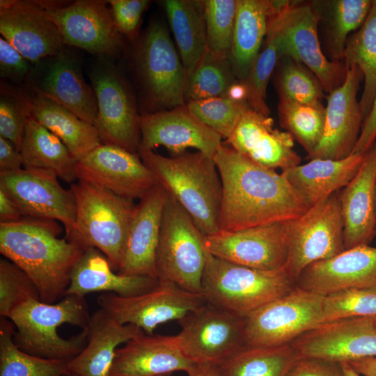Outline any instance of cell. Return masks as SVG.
Masks as SVG:
<instances>
[{"label":"cell","instance_id":"obj_35","mask_svg":"<svg viewBox=\"0 0 376 376\" xmlns=\"http://www.w3.org/2000/svg\"><path fill=\"white\" fill-rule=\"evenodd\" d=\"M163 3L189 76L207 50L203 1L166 0Z\"/></svg>","mask_w":376,"mask_h":376},{"label":"cell","instance_id":"obj_5","mask_svg":"<svg viewBox=\"0 0 376 376\" xmlns=\"http://www.w3.org/2000/svg\"><path fill=\"white\" fill-rule=\"evenodd\" d=\"M70 189L76 202L75 229L65 237L84 250L90 247L99 249L118 272L136 204L83 180L76 181Z\"/></svg>","mask_w":376,"mask_h":376},{"label":"cell","instance_id":"obj_21","mask_svg":"<svg viewBox=\"0 0 376 376\" xmlns=\"http://www.w3.org/2000/svg\"><path fill=\"white\" fill-rule=\"evenodd\" d=\"M0 33L32 63L64 52L56 26L38 1L1 0Z\"/></svg>","mask_w":376,"mask_h":376},{"label":"cell","instance_id":"obj_2","mask_svg":"<svg viewBox=\"0 0 376 376\" xmlns=\"http://www.w3.org/2000/svg\"><path fill=\"white\" fill-rule=\"evenodd\" d=\"M58 221L23 217L0 223V252L20 269L37 287L40 300L54 304L62 299L72 270L84 249L65 237Z\"/></svg>","mask_w":376,"mask_h":376},{"label":"cell","instance_id":"obj_56","mask_svg":"<svg viewBox=\"0 0 376 376\" xmlns=\"http://www.w3.org/2000/svg\"><path fill=\"white\" fill-rule=\"evenodd\" d=\"M188 376H219V366L210 363H196L187 373Z\"/></svg>","mask_w":376,"mask_h":376},{"label":"cell","instance_id":"obj_33","mask_svg":"<svg viewBox=\"0 0 376 376\" xmlns=\"http://www.w3.org/2000/svg\"><path fill=\"white\" fill-rule=\"evenodd\" d=\"M236 15L230 59L237 80L248 76L266 37L271 1L236 0Z\"/></svg>","mask_w":376,"mask_h":376},{"label":"cell","instance_id":"obj_45","mask_svg":"<svg viewBox=\"0 0 376 376\" xmlns=\"http://www.w3.org/2000/svg\"><path fill=\"white\" fill-rule=\"evenodd\" d=\"M277 79L279 99L297 102H322V86L305 65L289 57H283Z\"/></svg>","mask_w":376,"mask_h":376},{"label":"cell","instance_id":"obj_28","mask_svg":"<svg viewBox=\"0 0 376 376\" xmlns=\"http://www.w3.org/2000/svg\"><path fill=\"white\" fill-rule=\"evenodd\" d=\"M84 350L68 363L77 376H107L118 346L144 333L132 324H121L100 308L91 315Z\"/></svg>","mask_w":376,"mask_h":376},{"label":"cell","instance_id":"obj_24","mask_svg":"<svg viewBox=\"0 0 376 376\" xmlns=\"http://www.w3.org/2000/svg\"><path fill=\"white\" fill-rule=\"evenodd\" d=\"M295 286L321 295L376 286V247L361 244L306 267Z\"/></svg>","mask_w":376,"mask_h":376},{"label":"cell","instance_id":"obj_49","mask_svg":"<svg viewBox=\"0 0 376 376\" xmlns=\"http://www.w3.org/2000/svg\"><path fill=\"white\" fill-rule=\"evenodd\" d=\"M113 21L121 34L132 37L150 1L147 0H109Z\"/></svg>","mask_w":376,"mask_h":376},{"label":"cell","instance_id":"obj_30","mask_svg":"<svg viewBox=\"0 0 376 376\" xmlns=\"http://www.w3.org/2000/svg\"><path fill=\"white\" fill-rule=\"evenodd\" d=\"M363 155L352 154L341 159H313L281 174L309 208L344 188L359 169Z\"/></svg>","mask_w":376,"mask_h":376},{"label":"cell","instance_id":"obj_14","mask_svg":"<svg viewBox=\"0 0 376 376\" xmlns=\"http://www.w3.org/2000/svg\"><path fill=\"white\" fill-rule=\"evenodd\" d=\"M138 68L148 102L171 109L185 105L188 76L167 28L153 22L138 52Z\"/></svg>","mask_w":376,"mask_h":376},{"label":"cell","instance_id":"obj_12","mask_svg":"<svg viewBox=\"0 0 376 376\" xmlns=\"http://www.w3.org/2000/svg\"><path fill=\"white\" fill-rule=\"evenodd\" d=\"M100 308L121 324H132L146 334L161 324L180 320L206 301L201 294L186 290L172 281L158 279L150 290L135 296L120 297L104 292L97 298Z\"/></svg>","mask_w":376,"mask_h":376},{"label":"cell","instance_id":"obj_41","mask_svg":"<svg viewBox=\"0 0 376 376\" xmlns=\"http://www.w3.org/2000/svg\"><path fill=\"white\" fill-rule=\"evenodd\" d=\"M265 45L258 55L247 77L242 81L246 90V100L251 108L268 116L266 104L267 88L279 60L283 58L277 27L269 17Z\"/></svg>","mask_w":376,"mask_h":376},{"label":"cell","instance_id":"obj_60","mask_svg":"<svg viewBox=\"0 0 376 376\" xmlns=\"http://www.w3.org/2000/svg\"><path fill=\"white\" fill-rule=\"evenodd\" d=\"M171 375H172V373H168V374H164L159 376H171Z\"/></svg>","mask_w":376,"mask_h":376},{"label":"cell","instance_id":"obj_18","mask_svg":"<svg viewBox=\"0 0 376 376\" xmlns=\"http://www.w3.org/2000/svg\"><path fill=\"white\" fill-rule=\"evenodd\" d=\"M77 180L107 189L120 197L140 200L157 182L139 153L104 144L76 163Z\"/></svg>","mask_w":376,"mask_h":376},{"label":"cell","instance_id":"obj_10","mask_svg":"<svg viewBox=\"0 0 376 376\" xmlns=\"http://www.w3.org/2000/svg\"><path fill=\"white\" fill-rule=\"evenodd\" d=\"M324 295L295 287L244 317L245 346L277 347L323 323Z\"/></svg>","mask_w":376,"mask_h":376},{"label":"cell","instance_id":"obj_29","mask_svg":"<svg viewBox=\"0 0 376 376\" xmlns=\"http://www.w3.org/2000/svg\"><path fill=\"white\" fill-rule=\"evenodd\" d=\"M157 283L158 279L118 273L102 252L90 247L73 267L65 295L84 297L91 292H104L132 297L150 290Z\"/></svg>","mask_w":376,"mask_h":376},{"label":"cell","instance_id":"obj_23","mask_svg":"<svg viewBox=\"0 0 376 376\" xmlns=\"http://www.w3.org/2000/svg\"><path fill=\"white\" fill-rule=\"evenodd\" d=\"M167 197L166 191L157 184L136 204L118 273L157 279L156 253Z\"/></svg>","mask_w":376,"mask_h":376},{"label":"cell","instance_id":"obj_63","mask_svg":"<svg viewBox=\"0 0 376 376\" xmlns=\"http://www.w3.org/2000/svg\"><path fill=\"white\" fill-rule=\"evenodd\" d=\"M375 236H376V229H375Z\"/></svg>","mask_w":376,"mask_h":376},{"label":"cell","instance_id":"obj_54","mask_svg":"<svg viewBox=\"0 0 376 376\" xmlns=\"http://www.w3.org/2000/svg\"><path fill=\"white\" fill-rule=\"evenodd\" d=\"M23 217L13 200L0 189V223L7 224L19 221Z\"/></svg>","mask_w":376,"mask_h":376},{"label":"cell","instance_id":"obj_52","mask_svg":"<svg viewBox=\"0 0 376 376\" xmlns=\"http://www.w3.org/2000/svg\"><path fill=\"white\" fill-rule=\"evenodd\" d=\"M376 141V91L370 109L363 120L352 154L363 155Z\"/></svg>","mask_w":376,"mask_h":376},{"label":"cell","instance_id":"obj_16","mask_svg":"<svg viewBox=\"0 0 376 376\" xmlns=\"http://www.w3.org/2000/svg\"><path fill=\"white\" fill-rule=\"evenodd\" d=\"M89 77L97 104L94 126L102 143L139 153L140 116L125 82L109 63L97 65Z\"/></svg>","mask_w":376,"mask_h":376},{"label":"cell","instance_id":"obj_34","mask_svg":"<svg viewBox=\"0 0 376 376\" xmlns=\"http://www.w3.org/2000/svg\"><path fill=\"white\" fill-rule=\"evenodd\" d=\"M19 151L24 168L53 171L59 178L71 185L77 181V160L64 143L28 110Z\"/></svg>","mask_w":376,"mask_h":376},{"label":"cell","instance_id":"obj_13","mask_svg":"<svg viewBox=\"0 0 376 376\" xmlns=\"http://www.w3.org/2000/svg\"><path fill=\"white\" fill-rule=\"evenodd\" d=\"M58 178L51 170L23 167L0 173V189L23 217L58 221L68 237L75 229V198L72 189L63 188Z\"/></svg>","mask_w":376,"mask_h":376},{"label":"cell","instance_id":"obj_44","mask_svg":"<svg viewBox=\"0 0 376 376\" xmlns=\"http://www.w3.org/2000/svg\"><path fill=\"white\" fill-rule=\"evenodd\" d=\"M376 316V286L353 288L324 295L323 323L337 320Z\"/></svg>","mask_w":376,"mask_h":376},{"label":"cell","instance_id":"obj_62","mask_svg":"<svg viewBox=\"0 0 376 376\" xmlns=\"http://www.w3.org/2000/svg\"><path fill=\"white\" fill-rule=\"evenodd\" d=\"M374 318H375V324H376V316L374 317Z\"/></svg>","mask_w":376,"mask_h":376},{"label":"cell","instance_id":"obj_32","mask_svg":"<svg viewBox=\"0 0 376 376\" xmlns=\"http://www.w3.org/2000/svg\"><path fill=\"white\" fill-rule=\"evenodd\" d=\"M23 101L29 112L64 143L77 162L102 144L93 125L37 88Z\"/></svg>","mask_w":376,"mask_h":376},{"label":"cell","instance_id":"obj_26","mask_svg":"<svg viewBox=\"0 0 376 376\" xmlns=\"http://www.w3.org/2000/svg\"><path fill=\"white\" fill-rule=\"evenodd\" d=\"M196 363L181 350L175 336L145 333L117 348L107 376H159L189 371Z\"/></svg>","mask_w":376,"mask_h":376},{"label":"cell","instance_id":"obj_6","mask_svg":"<svg viewBox=\"0 0 376 376\" xmlns=\"http://www.w3.org/2000/svg\"><path fill=\"white\" fill-rule=\"evenodd\" d=\"M295 287L285 269H252L218 258L206 250L201 295L209 304L245 317Z\"/></svg>","mask_w":376,"mask_h":376},{"label":"cell","instance_id":"obj_27","mask_svg":"<svg viewBox=\"0 0 376 376\" xmlns=\"http://www.w3.org/2000/svg\"><path fill=\"white\" fill-rule=\"evenodd\" d=\"M376 141L364 153L356 175L339 193L344 220V250L369 244L375 236Z\"/></svg>","mask_w":376,"mask_h":376},{"label":"cell","instance_id":"obj_22","mask_svg":"<svg viewBox=\"0 0 376 376\" xmlns=\"http://www.w3.org/2000/svg\"><path fill=\"white\" fill-rule=\"evenodd\" d=\"M139 129V151L164 146L175 156L193 148L213 158L223 143L222 137L196 118L186 104L140 116Z\"/></svg>","mask_w":376,"mask_h":376},{"label":"cell","instance_id":"obj_51","mask_svg":"<svg viewBox=\"0 0 376 376\" xmlns=\"http://www.w3.org/2000/svg\"><path fill=\"white\" fill-rule=\"evenodd\" d=\"M29 61L15 47L3 37L0 38L1 76L21 79L30 70Z\"/></svg>","mask_w":376,"mask_h":376},{"label":"cell","instance_id":"obj_25","mask_svg":"<svg viewBox=\"0 0 376 376\" xmlns=\"http://www.w3.org/2000/svg\"><path fill=\"white\" fill-rule=\"evenodd\" d=\"M227 146L265 167L282 171L300 164L301 157L294 150V139L288 132L274 127L269 116L249 108L241 117Z\"/></svg>","mask_w":376,"mask_h":376},{"label":"cell","instance_id":"obj_46","mask_svg":"<svg viewBox=\"0 0 376 376\" xmlns=\"http://www.w3.org/2000/svg\"><path fill=\"white\" fill-rule=\"evenodd\" d=\"M236 6V0L203 1L207 51L219 56H230L233 45Z\"/></svg>","mask_w":376,"mask_h":376},{"label":"cell","instance_id":"obj_42","mask_svg":"<svg viewBox=\"0 0 376 376\" xmlns=\"http://www.w3.org/2000/svg\"><path fill=\"white\" fill-rule=\"evenodd\" d=\"M329 4L328 45L331 60L340 61L350 33L363 25L371 9L373 1L336 0Z\"/></svg>","mask_w":376,"mask_h":376},{"label":"cell","instance_id":"obj_31","mask_svg":"<svg viewBox=\"0 0 376 376\" xmlns=\"http://www.w3.org/2000/svg\"><path fill=\"white\" fill-rule=\"evenodd\" d=\"M35 88L80 119L95 125L97 115L95 91L85 81L79 63L64 52L54 57Z\"/></svg>","mask_w":376,"mask_h":376},{"label":"cell","instance_id":"obj_4","mask_svg":"<svg viewBox=\"0 0 376 376\" xmlns=\"http://www.w3.org/2000/svg\"><path fill=\"white\" fill-rule=\"evenodd\" d=\"M139 154L157 183L187 212L203 234L220 231L222 184L212 157L199 151L172 157L153 150H141Z\"/></svg>","mask_w":376,"mask_h":376},{"label":"cell","instance_id":"obj_61","mask_svg":"<svg viewBox=\"0 0 376 376\" xmlns=\"http://www.w3.org/2000/svg\"><path fill=\"white\" fill-rule=\"evenodd\" d=\"M373 2L376 6V0L373 1Z\"/></svg>","mask_w":376,"mask_h":376},{"label":"cell","instance_id":"obj_37","mask_svg":"<svg viewBox=\"0 0 376 376\" xmlns=\"http://www.w3.org/2000/svg\"><path fill=\"white\" fill-rule=\"evenodd\" d=\"M343 58L345 66H357L362 72L363 90L359 101L363 120L376 91V6L372 4L363 25L347 40Z\"/></svg>","mask_w":376,"mask_h":376},{"label":"cell","instance_id":"obj_48","mask_svg":"<svg viewBox=\"0 0 376 376\" xmlns=\"http://www.w3.org/2000/svg\"><path fill=\"white\" fill-rule=\"evenodd\" d=\"M27 109L15 97L1 96L0 100V136L10 141L19 150L23 139Z\"/></svg>","mask_w":376,"mask_h":376},{"label":"cell","instance_id":"obj_59","mask_svg":"<svg viewBox=\"0 0 376 376\" xmlns=\"http://www.w3.org/2000/svg\"><path fill=\"white\" fill-rule=\"evenodd\" d=\"M64 376H77V375L72 374V373H68V374L65 375Z\"/></svg>","mask_w":376,"mask_h":376},{"label":"cell","instance_id":"obj_1","mask_svg":"<svg viewBox=\"0 0 376 376\" xmlns=\"http://www.w3.org/2000/svg\"><path fill=\"white\" fill-rule=\"evenodd\" d=\"M222 184L220 231L287 221L308 207L286 178L222 143L214 156Z\"/></svg>","mask_w":376,"mask_h":376},{"label":"cell","instance_id":"obj_3","mask_svg":"<svg viewBox=\"0 0 376 376\" xmlns=\"http://www.w3.org/2000/svg\"><path fill=\"white\" fill-rule=\"evenodd\" d=\"M13 340L24 352L42 358L70 361L87 342L91 315L84 297L67 294L57 303L29 299L9 315Z\"/></svg>","mask_w":376,"mask_h":376},{"label":"cell","instance_id":"obj_57","mask_svg":"<svg viewBox=\"0 0 376 376\" xmlns=\"http://www.w3.org/2000/svg\"><path fill=\"white\" fill-rule=\"evenodd\" d=\"M345 373V376H361L352 366L347 362L342 363Z\"/></svg>","mask_w":376,"mask_h":376},{"label":"cell","instance_id":"obj_47","mask_svg":"<svg viewBox=\"0 0 376 376\" xmlns=\"http://www.w3.org/2000/svg\"><path fill=\"white\" fill-rule=\"evenodd\" d=\"M32 299L40 300L38 290L31 278L7 258H1V318H8L15 308Z\"/></svg>","mask_w":376,"mask_h":376},{"label":"cell","instance_id":"obj_19","mask_svg":"<svg viewBox=\"0 0 376 376\" xmlns=\"http://www.w3.org/2000/svg\"><path fill=\"white\" fill-rule=\"evenodd\" d=\"M299 357L339 363L376 357L374 317H359L324 322L290 343Z\"/></svg>","mask_w":376,"mask_h":376},{"label":"cell","instance_id":"obj_53","mask_svg":"<svg viewBox=\"0 0 376 376\" xmlns=\"http://www.w3.org/2000/svg\"><path fill=\"white\" fill-rule=\"evenodd\" d=\"M22 166L20 151L10 141L0 136V173L17 171Z\"/></svg>","mask_w":376,"mask_h":376},{"label":"cell","instance_id":"obj_11","mask_svg":"<svg viewBox=\"0 0 376 376\" xmlns=\"http://www.w3.org/2000/svg\"><path fill=\"white\" fill-rule=\"evenodd\" d=\"M178 322V345L195 363L219 366L245 347L244 317L207 302Z\"/></svg>","mask_w":376,"mask_h":376},{"label":"cell","instance_id":"obj_36","mask_svg":"<svg viewBox=\"0 0 376 376\" xmlns=\"http://www.w3.org/2000/svg\"><path fill=\"white\" fill-rule=\"evenodd\" d=\"M290 344L244 347L219 366V376H285L298 357Z\"/></svg>","mask_w":376,"mask_h":376},{"label":"cell","instance_id":"obj_8","mask_svg":"<svg viewBox=\"0 0 376 376\" xmlns=\"http://www.w3.org/2000/svg\"><path fill=\"white\" fill-rule=\"evenodd\" d=\"M271 17L280 37L283 57H289L309 69L330 93L343 82L347 68L329 60L319 40L320 15L310 4L290 1H272Z\"/></svg>","mask_w":376,"mask_h":376},{"label":"cell","instance_id":"obj_40","mask_svg":"<svg viewBox=\"0 0 376 376\" xmlns=\"http://www.w3.org/2000/svg\"><path fill=\"white\" fill-rule=\"evenodd\" d=\"M278 113L281 127L301 145L308 155L312 154L324 130L325 107L322 102L304 103L279 99Z\"/></svg>","mask_w":376,"mask_h":376},{"label":"cell","instance_id":"obj_15","mask_svg":"<svg viewBox=\"0 0 376 376\" xmlns=\"http://www.w3.org/2000/svg\"><path fill=\"white\" fill-rule=\"evenodd\" d=\"M38 2L56 26L65 45L101 56H116L120 53L121 33L107 1L78 0L65 6Z\"/></svg>","mask_w":376,"mask_h":376},{"label":"cell","instance_id":"obj_58","mask_svg":"<svg viewBox=\"0 0 376 376\" xmlns=\"http://www.w3.org/2000/svg\"><path fill=\"white\" fill-rule=\"evenodd\" d=\"M375 214H376V180H375Z\"/></svg>","mask_w":376,"mask_h":376},{"label":"cell","instance_id":"obj_39","mask_svg":"<svg viewBox=\"0 0 376 376\" xmlns=\"http://www.w3.org/2000/svg\"><path fill=\"white\" fill-rule=\"evenodd\" d=\"M237 81L230 56L206 50L188 76L185 99L189 102L227 96Z\"/></svg>","mask_w":376,"mask_h":376},{"label":"cell","instance_id":"obj_50","mask_svg":"<svg viewBox=\"0 0 376 376\" xmlns=\"http://www.w3.org/2000/svg\"><path fill=\"white\" fill-rule=\"evenodd\" d=\"M285 376H345L342 363L324 359L298 357Z\"/></svg>","mask_w":376,"mask_h":376},{"label":"cell","instance_id":"obj_17","mask_svg":"<svg viewBox=\"0 0 376 376\" xmlns=\"http://www.w3.org/2000/svg\"><path fill=\"white\" fill-rule=\"evenodd\" d=\"M206 250L214 256L246 267L276 271L285 269L288 244L286 221L205 235Z\"/></svg>","mask_w":376,"mask_h":376},{"label":"cell","instance_id":"obj_20","mask_svg":"<svg viewBox=\"0 0 376 376\" xmlns=\"http://www.w3.org/2000/svg\"><path fill=\"white\" fill-rule=\"evenodd\" d=\"M346 68L343 82L327 97L323 134L315 150L308 155L310 160L345 158L352 154L358 141L363 122L357 100L363 75L356 65Z\"/></svg>","mask_w":376,"mask_h":376},{"label":"cell","instance_id":"obj_38","mask_svg":"<svg viewBox=\"0 0 376 376\" xmlns=\"http://www.w3.org/2000/svg\"><path fill=\"white\" fill-rule=\"evenodd\" d=\"M15 327L0 318V376H64L69 361L40 357L24 352L15 343Z\"/></svg>","mask_w":376,"mask_h":376},{"label":"cell","instance_id":"obj_43","mask_svg":"<svg viewBox=\"0 0 376 376\" xmlns=\"http://www.w3.org/2000/svg\"><path fill=\"white\" fill-rule=\"evenodd\" d=\"M186 107L196 118L226 140L251 108L246 101L228 96L189 101Z\"/></svg>","mask_w":376,"mask_h":376},{"label":"cell","instance_id":"obj_55","mask_svg":"<svg viewBox=\"0 0 376 376\" xmlns=\"http://www.w3.org/2000/svg\"><path fill=\"white\" fill-rule=\"evenodd\" d=\"M348 363L360 375L376 376V357L363 358Z\"/></svg>","mask_w":376,"mask_h":376},{"label":"cell","instance_id":"obj_9","mask_svg":"<svg viewBox=\"0 0 376 376\" xmlns=\"http://www.w3.org/2000/svg\"><path fill=\"white\" fill-rule=\"evenodd\" d=\"M286 226L288 254L285 269L295 283L311 264L344 250V220L338 192L287 221Z\"/></svg>","mask_w":376,"mask_h":376},{"label":"cell","instance_id":"obj_7","mask_svg":"<svg viewBox=\"0 0 376 376\" xmlns=\"http://www.w3.org/2000/svg\"><path fill=\"white\" fill-rule=\"evenodd\" d=\"M204 239L191 217L168 194L156 253L157 279L201 295L206 253Z\"/></svg>","mask_w":376,"mask_h":376}]
</instances>
